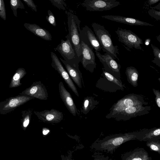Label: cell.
Wrapping results in <instances>:
<instances>
[{"label": "cell", "instance_id": "obj_1", "mask_svg": "<svg viewBox=\"0 0 160 160\" xmlns=\"http://www.w3.org/2000/svg\"><path fill=\"white\" fill-rule=\"evenodd\" d=\"M140 132V130L108 136L95 141L90 148L97 151L112 154L122 144L131 140H138Z\"/></svg>", "mask_w": 160, "mask_h": 160}, {"label": "cell", "instance_id": "obj_2", "mask_svg": "<svg viewBox=\"0 0 160 160\" xmlns=\"http://www.w3.org/2000/svg\"><path fill=\"white\" fill-rule=\"evenodd\" d=\"M97 39L104 52L109 54L114 59L119 60L118 47L113 44L111 36L104 26L95 22L91 24Z\"/></svg>", "mask_w": 160, "mask_h": 160}, {"label": "cell", "instance_id": "obj_3", "mask_svg": "<svg viewBox=\"0 0 160 160\" xmlns=\"http://www.w3.org/2000/svg\"><path fill=\"white\" fill-rule=\"evenodd\" d=\"M68 17V34L70 42L78 57L82 59V41L80 37L81 31L80 20L78 16L71 12L66 11Z\"/></svg>", "mask_w": 160, "mask_h": 160}, {"label": "cell", "instance_id": "obj_4", "mask_svg": "<svg viewBox=\"0 0 160 160\" xmlns=\"http://www.w3.org/2000/svg\"><path fill=\"white\" fill-rule=\"evenodd\" d=\"M148 104V102L142 96L134 93L129 94L119 99L113 105L109 110L110 112L106 115V118L109 119L112 115L127 107Z\"/></svg>", "mask_w": 160, "mask_h": 160}, {"label": "cell", "instance_id": "obj_5", "mask_svg": "<svg viewBox=\"0 0 160 160\" xmlns=\"http://www.w3.org/2000/svg\"><path fill=\"white\" fill-rule=\"evenodd\" d=\"M102 70L101 76L96 84L97 88L110 92L124 90L125 87L121 79L116 78L103 69Z\"/></svg>", "mask_w": 160, "mask_h": 160}, {"label": "cell", "instance_id": "obj_6", "mask_svg": "<svg viewBox=\"0 0 160 160\" xmlns=\"http://www.w3.org/2000/svg\"><path fill=\"white\" fill-rule=\"evenodd\" d=\"M66 38V40H61V42L54 49L58 51L66 61L73 67L79 68V63L82 59L77 55L70 42L68 35Z\"/></svg>", "mask_w": 160, "mask_h": 160}, {"label": "cell", "instance_id": "obj_7", "mask_svg": "<svg viewBox=\"0 0 160 160\" xmlns=\"http://www.w3.org/2000/svg\"><path fill=\"white\" fill-rule=\"evenodd\" d=\"M115 32L118 41L128 50L134 48L143 51L141 46L142 40L131 30L118 28Z\"/></svg>", "mask_w": 160, "mask_h": 160}, {"label": "cell", "instance_id": "obj_8", "mask_svg": "<svg viewBox=\"0 0 160 160\" xmlns=\"http://www.w3.org/2000/svg\"><path fill=\"white\" fill-rule=\"evenodd\" d=\"M151 108L150 106H138L126 108L112 116L110 118H113L117 121H126L132 118L148 114Z\"/></svg>", "mask_w": 160, "mask_h": 160}, {"label": "cell", "instance_id": "obj_9", "mask_svg": "<svg viewBox=\"0 0 160 160\" xmlns=\"http://www.w3.org/2000/svg\"><path fill=\"white\" fill-rule=\"evenodd\" d=\"M34 98L32 97L21 95L7 98L0 102V114L2 115L8 114Z\"/></svg>", "mask_w": 160, "mask_h": 160}, {"label": "cell", "instance_id": "obj_10", "mask_svg": "<svg viewBox=\"0 0 160 160\" xmlns=\"http://www.w3.org/2000/svg\"><path fill=\"white\" fill-rule=\"evenodd\" d=\"M96 54L103 65L102 69L108 72L118 79L121 78L120 65L108 53L101 54L99 52L95 51Z\"/></svg>", "mask_w": 160, "mask_h": 160}, {"label": "cell", "instance_id": "obj_11", "mask_svg": "<svg viewBox=\"0 0 160 160\" xmlns=\"http://www.w3.org/2000/svg\"><path fill=\"white\" fill-rule=\"evenodd\" d=\"M120 4L116 0H85L81 5L87 11H103L110 10Z\"/></svg>", "mask_w": 160, "mask_h": 160}, {"label": "cell", "instance_id": "obj_12", "mask_svg": "<svg viewBox=\"0 0 160 160\" xmlns=\"http://www.w3.org/2000/svg\"><path fill=\"white\" fill-rule=\"evenodd\" d=\"M51 57L52 60V67L58 72L68 87L77 97H78L79 94L76 87L68 72L63 67L58 56L53 52H51Z\"/></svg>", "mask_w": 160, "mask_h": 160}, {"label": "cell", "instance_id": "obj_13", "mask_svg": "<svg viewBox=\"0 0 160 160\" xmlns=\"http://www.w3.org/2000/svg\"><path fill=\"white\" fill-rule=\"evenodd\" d=\"M41 100L48 99V94L45 86L40 81L34 82L28 88L19 93Z\"/></svg>", "mask_w": 160, "mask_h": 160}, {"label": "cell", "instance_id": "obj_14", "mask_svg": "<svg viewBox=\"0 0 160 160\" xmlns=\"http://www.w3.org/2000/svg\"><path fill=\"white\" fill-rule=\"evenodd\" d=\"M82 58L81 61L83 67L91 73L96 68L95 57L93 49L82 41Z\"/></svg>", "mask_w": 160, "mask_h": 160}, {"label": "cell", "instance_id": "obj_15", "mask_svg": "<svg viewBox=\"0 0 160 160\" xmlns=\"http://www.w3.org/2000/svg\"><path fill=\"white\" fill-rule=\"evenodd\" d=\"M80 37L81 41L89 46L95 51L100 52L102 48L93 31L88 26L85 25L81 29Z\"/></svg>", "mask_w": 160, "mask_h": 160}, {"label": "cell", "instance_id": "obj_16", "mask_svg": "<svg viewBox=\"0 0 160 160\" xmlns=\"http://www.w3.org/2000/svg\"><path fill=\"white\" fill-rule=\"evenodd\" d=\"M33 113L37 116L39 120L49 123H58L63 118L62 112L54 109L41 111H34Z\"/></svg>", "mask_w": 160, "mask_h": 160}, {"label": "cell", "instance_id": "obj_17", "mask_svg": "<svg viewBox=\"0 0 160 160\" xmlns=\"http://www.w3.org/2000/svg\"><path fill=\"white\" fill-rule=\"evenodd\" d=\"M60 97L67 109L74 116L78 114V109L72 96L65 87L63 82L60 81L58 84Z\"/></svg>", "mask_w": 160, "mask_h": 160}, {"label": "cell", "instance_id": "obj_18", "mask_svg": "<svg viewBox=\"0 0 160 160\" xmlns=\"http://www.w3.org/2000/svg\"><path fill=\"white\" fill-rule=\"evenodd\" d=\"M101 17L103 18L130 25L154 26L153 25L148 22L131 18L113 15H106L102 16Z\"/></svg>", "mask_w": 160, "mask_h": 160}, {"label": "cell", "instance_id": "obj_19", "mask_svg": "<svg viewBox=\"0 0 160 160\" xmlns=\"http://www.w3.org/2000/svg\"><path fill=\"white\" fill-rule=\"evenodd\" d=\"M122 160H152L147 152L142 148H138L122 155Z\"/></svg>", "mask_w": 160, "mask_h": 160}, {"label": "cell", "instance_id": "obj_20", "mask_svg": "<svg viewBox=\"0 0 160 160\" xmlns=\"http://www.w3.org/2000/svg\"><path fill=\"white\" fill-rule=\"evenodd\" d=\"M60 60L64 64L67 71L72 80L80 88H82L83 84L82 73L79 68L73 67L70 65L66 61L60 58Z\"/></svg>", "mask_w": 160, "mask_h": 160}, {"label": "cell", "instance_id": "obj_21", "mask_svg": "<svg viewBox=\"0 0 160 160\" xmlns=\"http://www.w3.org/2000/svg\"><path fill=\"white\" fill-rule=\"evenodd\" d=\"M138 140L146 142L160 140V127L140 130Z\"/></svg>", "mask_w": 160, "mask_h": 160}, {"label": "cell", "instance_id": "obj_22", "mask_svg": "<svg viewBox=\"0 0 160 160\" xmlns=\"http://www.w3.org/2000/svg\"><path fill=\"white\" fill-rule=\"evenodd\" d=\"M25 28L34 35L47 41H51L52 37L50 33L46 29L35 24L25 23Z\"/></svg>", "mask_w": 160, "mask_h": 160}, {"label": "cell", "instance_id": "obj_23", "mask_svg": "<svg viewBox=\"0 0 160 160\" xmlns=\"http://www.w3.org/2000/svg\"><path fill=\"white\" fill-rule=\"evenodd\" d=\"M128 82L132 86L136 87L138 86L139 72L136 68L132 66L127 68L125 72Z\"/></svg>", "mask_w": 160, "mask_h": 160}, {"label": "cell", "instance_id": "obj_24", "mask_svg": "<svg viewBox=\"0 0 160 160\" xmlns=\"http://www.w3.org/2000/svg\"><path fill=\"white\" fill-rule=\"evenodd\" d=\"M26 73L27 72L24 68H18L12 77L9 88H15L21 86L22 83L20 82L21 80Z\"/></svg>", "mask_w": 160, "mask_h": 160}, {"label": "cell", "instance_id": "obj_25", "mask_svg": "<svg viewBox=\"0 0 160 160\" xmlns=\"http://www.w3.org/2000/svg\"><path fill=\"white\" fill-rule=\"evenodd\" d=\"M98 103L99 102L95 100L92 97H87L83 100L81 112L83 114H87L90 110L93 109Z\"/></svg>", "mask_w": 160, "mask_h": 160}, {"label": "cell", "instance_id": "obj_26", "mask_svg": "<svg viewBox=\"0 0 160 160\" xmlns=\"http://www.w3.org/2000/svg\"><path fill=\"white\" fill-rule=\"evenodd\" d=\"M34 109L32 108L27 109L21 111L22 118L21 119L22 127L25 129L29 124L31 116L34 112Z\"/></svg>", "mask_w": 160, "mask_h": 160}, {"label": "cell", "instance_id": "obj_27", "mask_svg": "<svg viewBox=\"0 0 160 160\" xmlns=\"http://www.w3.org/2000/svg\"><path fill=\"white\" fill-rule=\"evenodd\" d=\"M11 8L14 16L17 17V10L18 8L25 9L24 6L20 0H11L10 1Z\"/></svg>", "mask_w": 160, "mask_h": 160}, {"label": "cell", "instance_id": "obj_28", "mask_svg": "<svg viewBox=\"0 0 160 160\" xmlns=\"http://www.w3.org/2000/svg\"><path fill=\"white\" fill-rule=\"evenodd\" d=\"M151 46L154 56L153 59L151 61L160 68V49L152 44H151Z\"/></svg>", "mask_w": 160, "mask_h": 160}, {"label": "cell", "instance_id": "obj_29", "mask_svg": "<svg viewBox=\"0 0 160 160\" xmlns=\"http://www.w3.org/2000/svg\"><path fill=\"white\" fill-rule=\"evenodd\" d=\"M146 144L150 150L160 154V140L147 141Z\"/></svg>", "mask_w": 160, "mask_h": 160}, {"label": "cell", "instance_id": "obj_30", "mask_svg": "<svg viewBox=\"0 0 160 160\" xmlns=\"http://www.w3.org/2000/svg\"><path fill=\"white\" fill-rule=\"evenodd\" d=\"M50 1L53 5L57 7L59 9L63 10L66 9V7L67 5L65 3L63 0H50Z\"/></svg>", "mask_w": 160, "mask_h": 160}, {"label": "cell", "instance_id": "obj_31", "mask_svg": "<svg viewBox=\"0 0 160 160\" xmlns=\"http://www.w3.org/2000/svg\"><path fill=\"white\" fill-rule=\"evenodd\" d=\"M48 16H46V19L47 21L53 26L55 27L56 26V19L54 14L50 10H48Z\"/></svg>", "mask_w": 160, "mask_h": 160}, {"label": "cell", "instance_id": "obj_32", "mask_svg": "<svg viewBox=\"0 0 160 160\" xmlns=\"http://www.w3.org/2000/svg\"><path fill=\"white\" fill-rule=\"evenodd\" d=\"M148 12L151 17L157 21H160V11L150 9L148 10Z\"/></svg>", "mask_w": 160, "mask_h": 160}, {"label": "cell", "instance_id": "obj_33", "mask_svg": "<svg viewBox=\"0 0 160 160\" xmlns=\"http://www.w3.org/2000/svg\"><path fill=\"white\" fill-rule=\"evenodd\" d=\"M92 157L94 158L92 160H112L110 159L108 156L105 157L102 153L96 152L92 155Z\"/></svg>", "mask_w": 160, "mask_h": 160}, {"label": "cell", "instance_id": "obj_34", "mask_svg": "<svg viewBox=\"0 0 160 160\" xmlns=\"http://www.w3.org/2000/svg\"><path fill=\"white\" fill-rule=\"evenodd\" d=\"M6 12L4 2L3 0H0V17L3 20L6 19Z\"/></svg>", "mask_w": 160, "mask_h": 160}, {"label": "cell", "instance_id": "obj_35", "mask_svg": "<svg viewBox=\"0 0 160 160\" xmlns=\"http://www.w3.org/2000/svg\"><path fill=\"white\" fill-rule=\"evenodd\" d=\"M155 96V101L157 106L160 108V91L154 88L152 89Z\"/></svg>", "mask_w": 160, "mask_h": 160}, {"label": "cell", "instance_id": "obj_36", "mask_svg": "<svg viewBox=\"0 0 160 160\" xmlns=\"http://www.w3.org/2000/svg\"><path fill=\"white\" fill-rule=\"evenodd\" d=\"M23 1L32 10L37 11V7L33 1L32 0H23Z\"/></svg>", "mask_w": 160, "mask_h": 160}, {"label": "cell", "instance_id": "obj_37", "mask_svg": "<svg viewBox=\"0 0 160 160\" xmlns=\"http://www.w3.org/2000/svg\"><path fill=\"white\" fill-rule=\"evenodd\" d=\"M160 0H149L148 3L149 6H151L160 1Z\"/></svg>", "mask_w": 160, "mask_h": 160}, {"label": "cell", "instance_id": "obj_38", "mask_svg": "<svg viewBox=\"0 0 160 160\" xmlns=\"http://www.w3.org/2000/svg\"><path fill=\"white\" fill-rule=\"evenodd\" d=\"M150 8L151 9H155L160 11V2L155 6L153 7H150Z\"/></svg>", "mask_w": 160, "mask_h": 160}, {"label": "cell", "instance_id": "obj_39", "mask_svg": "<svg viewBox=\"0 0 160 160\" xmlns=\"http://www.w3.org/2000/svg\"><path fill=\"white\" fill-rule=\"evenodd\" d=\"M49 131H50L48 129L45 128L43 129L42 131V133L43 135H46L48 134Z\"/></svg>", "mask_w": 160, "mask_h": 160}, {"label": "cell", "instance_id": "obj_40", "mask_svg": "<svg viewBox=\"0 0 160 160\" xmlns=\"http://www.w3.org/2000/svg\"><path fill=\"white\" fill-rule=\"evenodd\" d=\"M156 39L160 43V34L158 36L156 37Z\"/></svg>", "mask_w": 160, "mask_h": 160}, {"label": "cell", "instance_id": "obj_41", "mask_svg": "<svg viewBox=\"0 0 160 160\" xmlns=\"http://www.w3.org/2000/svg\"><path fill=\"white\" fill-rule=\"evenodd\" d=\"M158 81L159 82H160V78H158Z\"/></svg>", "mask_w": 160, "mask_h": 160}, {"label": "cell", "instance_id": "obj_42", "mask_svg": "<svg viewBox=\"0 0 160 160\" xmlns=\"http://www.w3.org/2000/svg\"><path fill=\"white\" fill-rule=\"evenodd\" d=\"M67 160H72V159H71L70 158H69V159H67Z\"/></svg>", "mask_w": 160, "mask_h": 160}]
</instances>
